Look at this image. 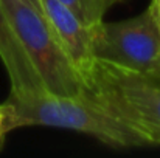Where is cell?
I'll return each mask as SVG.
<instances>
[{
	"mask_svg": "<svg viewBox=\"0 0 160 158\" xmlns=\"http://www.w3.org/2000/svg\"><path fill=\"white\" fill-rule=\"evenodd\" d=\"M3 104L8 110L11 132L27 126H47L90 135L110 147L148 146L135 130L84 93L81 96H62L48 90L9 93Z\"/></svg>",
	"mask_w": 160,
	"mask_h": 158,
	"instance_id": "cell-1",
	"label": "cell"
},
{
	"mask_svg": "<svg viewBox=\"0 0 160 158\" xmlns=\"http://www.w3.org/2000/svg\"><path fill=\"white\" fill-rule=\"evenodd\" d=\"M82 82L86 96L128 124L148 146H160V76L95 59Z\"/></svg>",
	"mask_w": 160,
	"mask_h": 158,
	"instance_id": "cell-2",
	"label": "cell"
},
{
	"mask_svg": "<svg viewBox=\"0 0 160 158\" xmlns=\"http://www.w3.org/2000/svg\"><path fill=\"white\" fill-rule=\"evenodd\" d=\"M0 3L44 87L54 95L81 96L82 78L44 14L23 0H0Z\"/></svg>",
	"mask_w": 160,
	"mask_h": 158,
	"instance_id": "cell-3",
	"label": "cell"
},
{
	"mask_svg": "<svg viewBox=\"0 0 160 158\" xmlns=\"http://www.w3.org/2000/svg\"><path fill=\"white\" fill-rule=\"evenodd\" d=\"M92 51L97 59L160 76V28L152 6L132 19L93 25Z\"/></svg>",
	"mask_w": 160,
	"mask_h": 158,
	"instance_id": "cell-4",
	"label": "cell"
},
{
	"mask_svg": "<svg viewBox=\"0 0 160 158\" xmlns=\"http://www.w3.org/2000/svg\"><path fill=\"white\" fill-rule=\"evenodd\" d=\"M41 11L59 36L75 68L84 78L97 59L92 51V26L84 25L59 0H39Z\"/></svg>",
	"mask_w": 160,
	"mask_h": 158,
	"instance_id": "cell-5",
	"label": "cell"
},
{
	"mask_svg": "<svg viewBox=\"0 0 160 158\" xmlns=\"http://www.w3.org/2000/svg\"><path fill=\"white\" fill-rule=\"evenodd\" d=\"M0 59L6 68L11 93H34L47 90L22 42L19 41L0 3Z\"/></svg>",
	"mask_w": 160,
	"mask_h": 158,
	"instance_id": "cell-6",
	"label": "cell"
},
{
	"mask_svg": "<svg viewBox=\"0 0 160 158\" xmlns=\"http://www.w3.org/2000/svg\"><path fill=\"white\" fill-rule=\"evenodd\" d=\"M84 25L93 26L104 20L106 11L118 0H59Z\"/></svg>",
	"mask_w": 160,
	"mask_h": 158,
	"instance_id": "cell-7",
	"label": "cell"
},
{
	"mask_svg": "<svg viewBox=\"0 0 160 158\" xmlns=\"http://www.w3.org/2000/svg\"><path fill=\"white\" fill-rule=\"evenodd\" d=\"M11 132V127H9V118H8V110L5 104H0V151L5 144V138L6 135Z\"/></svg>",
	"mask_w": 160,
	"mask_h": 158,
	"instance_id": "cell-8",
	"label": "cell"
},
{
	"mask_svg": "<svg viewBox=\"0 0 160 158\" xmlns=\"http://www.w3.org/2000/svg\"><path fill=\"white\" fill-rule=\"evenodd\" d=\"M151 6H152V11H154L156 20H157L159 28H160V0H152V2H151Z\"/></svg>",
	"mask_w": 160,
	"mask_h": 158,
	"instance_id": "cell-9",
	"label": "cell"
},
{
	"mask_svg": "<svg viewBox=\"0 0 160 158\" xmlns=\"http://www.w3.org/2000/svg\"><path fill=\"white\" fill-rule=\"evenodd\" d=\"M23 2L28 3L30 6H33L34 9H38L39 12H42V11H41V3H39V0H23Z\"/></svg>",
	"mask_w": 160,
	"mask_h": 158,
	"instance_id": "cell-10",
	"label": "cell"
}]
</instances>
